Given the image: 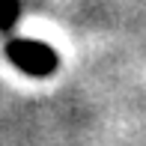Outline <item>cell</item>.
I'll list each match as a JSON object with an SVG mask.
<instances>
[{"mask_svg":"<svg viewBox=\"0 0 146 146\" xmlns=\"http://www.w3.org/2000/svg\"><path fill=\"white\" fill-rule=\"evenodd\" d=\"M21 18V3L18 0H0V33H9Z\"/></svg>","mask_w":146,"mask_h":146,"instance_id":"obj_2","label":"cell"},{"mask_svg":"<svg viewBox=\"0 0 146 146\" xmlns=\"http://www.w3.org/2000/svg\"><path fill=\"white\" fill-rule=\"evenodd\" d=\"M6 60L30 78H48L60 66L57 51L48 42H39V39H9L6 42Z\"/></svg>","mask_w":146,"mask_h":146,"instance_id":"obj_1","label":"cell"}]
</instances>
